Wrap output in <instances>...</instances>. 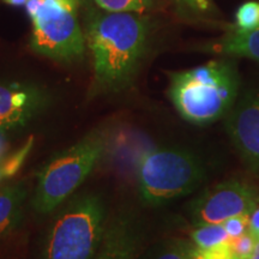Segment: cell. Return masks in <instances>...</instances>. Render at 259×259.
Masks as SVG:
<instances>
[{"label": "cell", "mask_w": 259, "mask_h": 259, "mask_svg": "<svg viewBox=\"0 0 259 259\" xmlns=\"http://www.w3.org/2000/svg\"><path fill=\"white\" fill-rule=\"evenodd\" d=\"M149 24L138 12L94 11L85 29L94 89L118 93L131 84L148 47Z\"/></svg>", "instance_id": "1"}, {"label": "cell", "mask_w": 259, "mask_h": 259, "mask_svg": "<svg viewBox=\"0 0 259 259\" xmlns=\"http://www.w3.org/2000/svg\"><path fill=\"white\" fill-rule=\"evenodd\" d=\"M169 97L181 118L209 125L225 118L239 96V74L232 61L209 63L170 74Z\"/></svg>", "instance_id": "2"}, {"label": "cell", "mask_w": 259, "mask_h": 259, "mask_svg": "<svg viewBox=\"0 0 259 259\" xmlns=\"http://www.w3.org/2000/svg\"><path fill=\"white\" fill-rule=\"evenodd\" d=\"M109 132L105 126L92 130L41 168L31 199L37 212L54 211L76 192L105 156L111 138Z\"/></svg>", "instance_id": "3"}, {"label": "cell", "mask_w": 259, "mask_h": 259, "mask_svg": "<svg viewBox=\"0 0 259 259\" xmlns=\"http://www.w3.org/2000/svg\"><path fill=\"white\" fill-rule=\"evenodd\" d=\"M107 221L101 196L84 193L74 197L48 228L41 259H94L101 246Z\"/></svg>", "instance_id": "4"}, {"label": "cell", "mask_w": 259, "mask_h": 259, "mask_svg": "<svg viewBox=\"0 0 259 259\" xmlns=\"http://www.w3.org/2000/svg\"><path fill=\"white\" fill-rule=\"evenodd\" d=\"M136 174L143 203L160 206L194 192L206 180L208 170L187 149L156 147L141 155Z\"/></svg>", "instance_id": "5"}, {"label": "cell", "mask_w": 259, "mask_h": 259, "mask_svg": "<svg viewBox=\"0 0 259 259\" xmlns=\"http://www.w3.org/2000/svg\"><path fill=\"white\" fill-rule=\"evenodd\" d=\"M76 0H28L25 11L31 21L30 47L35 53L64 64L85 56V34L78 21Z\"/></svg>", "instance_id": "6"}, {"label": "cell", "mask_w": 259, "mask_h": 259, "mask_svg": "<svg viewBox=\"0 0 259 259\" xmlns=\"http://www.w3.org/2000/svg\"><path fill=\"white\" fill-rule=\"evenodd\" d=\"M259 206V189L244 180L231 179L209 187L190 205L193 227L223 223L251 215Z\"/></svg>", "instance_id": "7"}, {"label": "cell", "mask_w": 259, "mask_h": 259, "mask_svg": "<svg viewBox=\"0 0 259 259\" xmlns=\"http://www.w3.org/2000/svg\"><path fill=\"white\" fill-rule=\"evenodd\" d=\"M225 127L246 167L259 177V88L238 96L225 116Z\"/></svg>", "instance_id": "8"}, {"label": "cell", "mask_w": 259, "mask_h": 259, "mask_svg": "<svg viewBox=\"0 0 259 259\" xmlns=\"http://www.w3.org/2000/svg\"><path fill=\"white\" fill-rule=\"evenodd\" d=\"M50 105L47 90L32 83H0V130L24 128Z\"/></svg>", "instance_id": "9"}, {"label": "cell", "mask_w": 259, "mask_h": 259, "mask_svg": "<svg viewBox=\"0 0 259 259\" xmlns=\"http://www.w3.org/2000/svg\"><path fill=\"white\" fill-rule=\"evenodd\" d=\"M143 244L141 222L131 211L108 219L101 246L94 259H138Z\"/></svg>", "instance_id": "10"}, {"label": "cell", "mask_w": 259, "mask_h": 259, "mask_svg": "<svg viewBox=\"0 0 259 259\" xmlns=\"http://www.w3.org/2000/svg\"><path fill=\"white\" fill-rule=\"evenodd\" d=\"M29 197L27 181L0 185V240L17 228L25 209V202Z\"/></svg>", "instance_id": "11"}, {"label": "cell", "mask_w": 259, "mask_h": 259, "mask_svg": "<svg viewBox=\"0 0 259 259\" xmlns=\"http://www.w3.org/2000/svg\"><path fill=\"white\" fill-rule=\"evenodd\" d=\"M212 51L223 56L245 57L259 61V28L253 30L233 29L213 46Z\"/></svg>", "instance_id": "12"}, {"label": "cell", "mask_w": 259, "mask_h": 259, "mask_svg": "<svg viewBox=\"0 0 259 259\" xmlns=\"http://www.w3.org/2000/svg\"><path fill=\"white\" fill-rule=\"evenodd\" d=\"M191 240L196 247L200 250H208L216 246L231 244L232 238L223 223H212L194 227L191 233Z\"/></svg>", "instance_id": "13"}, {"label": "cell", "mask_w": 259, "mask_h": 259, "mask_svg": "<svg viewBox=\"0 0 259 259\" xmlns=\"http://www.w3.org/2000/svg\"><path fill=\"white\" fill-rule=\"evenodd\" d=\"M32 148V138L19 147L17 150H15L12 154H6L4 157L0 160V185L4 184V181H8L14 178L18 173L22 166L27 160L29 153Z\"/></svg>", "instance_id": "14"}, {"label": "cell", "mask_w": 259, "mask_h": 259, "mask_svg": "<svg viewBox=\"0 0 259 259\" xmlns=\"http://www.w3.org/2000/svg\"><path fill=\"white\" fill-rule=\"evenodd\" d=\"M191 242L185 240H167L154 246L149 259H191Z\"/></svg>", "instance_id": "15"}, {"label": "cell", "mask_w": 259, "mask_h": 259, "mask_svg": "<svg viewBox=\"0 0 259 259\" xmlns=\"http://www.w3.org/2000/svg\"><path fill=\"white\" fill-rule=\"evenodd\" d=\"M101 10L109 12H138L143 14L153 0H94Z\"/></svg>", "instance_id": "16"}, {"label": "cell", "mask_w": 259, "mask_h": 259, "mask_svg": "<svg viewBox=\"0 0 259 259\" xmlns=\"http://www.w3.org/2000/svg\"><path fill=\"white\" fill-rule=\"evenodd\" d=\"M236 25L240 30H253L259 28V3L248 2L236 12Z\"/></svg>", "instance_id": "17"}, {"label": "cell", "mask_w": 259, "mask_h": 259, "mask_svg": "<svg viewBox=\"0 0 259 259\" xmlns=\"http://www.w3.org/2000/svg\"><path fill=\"white\" fill-rule=\"evenodd\" d=\"M257 236L251 232H246L238 238H233L231 241V248L233 259H247L254 250Z\"/></svg>", "instance_id": "18"}, {"label": "cell", "mask_w": 259, "mask_h": 259, "mask_svg": "<svg viewBox=\"0 0 259 259\" xmlns=\"http://www.w3.org/2000/svg\"><path fill=\"white\" fill-rule=\"evenodd\" d=\"M178 8L191 14H206L211 10V0H176Z\"/></svg>", "instance_id": "19"}, {"label": "cell", "mask_w": 259, "mask_h": 259, "mask_svg": "<svg viewBox=\"0 0 259 259\" xmlns=\"http://www.w3.org/2000/svg\"><path fill=\"white\" fill-rule=\"evenodd\" d=\"M250 229L257 238H259V206L250 215Z\"/></svg>", "instance_id": "20"}, {"label": "cell", "mask_w": 259, "mask_h": 259, "mask_svg": "<svg viewBox=\"0 0 259 259\" xmlns=\"http://www.w3.org/2000/svg\"><path fill=\"white\" fill-rule=\"evenodd\" d=\"M9 145V132L0 131V160L8 154Z\"/></svg>", "instance_id": "21"}, {"label": "cell", "mask_w": 259, "mask_h": 259, "mask_svg": "<svg viewBox=\"0 0 259 259\" xmlns=\"http://www.w3.org/2000/svg\"><path fill=\"white\" fill-rule=\"evenodd\" d=\"M3 2L12 6H25L28 0H3Z\"/></svg>", "instance_id": "22"}, {"label": "cell", "mask_w": 259, "mask_h": 259, "mask_svg": "<svg viewBox=\"0 0 259 259\" xmlns=\"http://www.w3.org/2000/svg\"><path fill=\"white\" fill-rule=\"evenodd\" d=\"M247 259H259V238H257V242H255L253 252H252Z\"/></svg>", "instance_id": "23"}, {"label": "cell", "mask_w": 259, "mask_h": 259, "mask_svg": "<svg viewBox=\"0 0 259 259\" xmlns=\"http://www.w3.org/2000/svg\"><path fill=\"white\" fill-rule=\"evenodd\" d=\"M190 253H191V259H199L198 255L196 253V250H194V245L191 242V248H190Z\"/></svg>", "instance_id": "24"}, {"label": "cell", "mask_w": 259, "mask_h": 259, "mask_svg": "<svg viewBox=\"0 0 259 259\" xmlns=\"http://www.w3.org/2000/svg\"><path fill=\"white\" fill-rule=\"evenodd\" d=\"M76 2H77V3H78V4H80V3H82V2H83V0H76Z\"/></svg>", "instance_id": "25"}]
</instances>
